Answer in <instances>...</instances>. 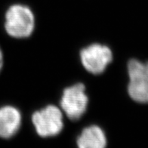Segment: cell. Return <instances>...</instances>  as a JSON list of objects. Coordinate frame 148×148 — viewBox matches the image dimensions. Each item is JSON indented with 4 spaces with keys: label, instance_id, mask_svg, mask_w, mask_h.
Returning <instances> with one entry per match:
<instances>
[{
    "label": "cell",
    "instance_id": "obj_7",
    "mask_svg": "<svg viewBox=\"0 0 148 148\" xmlns=\"http://www.w3.org/2000/svg\"><path fill=\"white\" fill-rule=\"evenodd\" d=\"M76 144L78 148H106L107 138L101 128L95 125H90L82 131Z\"/></svg>",
    "mask_w": 148,
    "mask_h": 148
},
{
    "label": "cell",
    "instance_id": "obj_1",
    "mask_svg": "<svg viewBox=\"0 0 148 148\" xmlns=\"http://www.w3.org/2000/svg\"><path fill=\"white\" fill-rule=\"evenodd\" d=\"M35 19L30 8L23 5H13L7 10L5 28L14 38H26L34 29Z\"/></svg>",
    "mask_w": 148,
    "mask_h": 148
},
{
    "label": "cell",
    "instance_id": "obj_6",
    "mask_svg": "<svg viewBox=\"0 0 148 148\" xmlns=\"http://www.w3.org/2000/svg\"><path fill=\"white\" fill-rule=\"evenodd\" d=\"M21 124V115L17 108L5 106L0 108V138L8 139L14 136Z\"/></svg>",
    "mask_w": 148,
    "mask_h": 148
},
{
    "label": "cell",
    "instance_id": "obj_8",
    "mask_svg": "<svg viewBox=\"0 0 148 148\" xmlns=\"http://www.w3.org/2000/svg\"><path fill=\"white\" fill-rule=\"evenodd\" d=\"M2 65H3V55H2V50L0 49V71L2 68Z\"/></svg>",
    "mask_w": 148,
    "mask_h": 148
},
{
    "label": "cell",
    "instance_id": "obj_4",
    "mask_svg": "<svg viewBox=\"0 0 148 148\" xmlns=\"http://www.w3.org/2000/svg\"><path fill=\"white\" fill-rule=\"evenodd\" d=\"M86 87L82 83H77L65 88L63 92L60 107L71 120L80 119L86 113L88 98L86 95Z\"/></svg>",
    "mask_w": 148,
    "mask_h": 148
},
{
    "label": "cell",
    "instance_id": "obj_5",
    "mask_svg": "<svg viewBox=\"0 0 148 148\" xmlns=\"http://www.w3.org/2000/svg\"><path fill=\"white\" fill-rule=\"evenodd\" d=\"M80 58L86 70L96 75L105 70L113 60V54L109 47L96 43L82 49Z\"/></svg>",
    "mask_w": 148,
    "mask_h": 148
},
{
    "label": "cell",
    "instance_id": "obj_2",
    "mask_svg": "<svg viewBox=\"0 0 148 148\" xmlns=\"http://www.w3.org/2000/svg\"><path fill=\"white\" fill-rule=\"evenodd\" d=\"M32 122L38 135L42 138L56 136L64 127L62 113L54 105L35 112L32 116Z\"/></svg>",
    "mask_w": 148,
    "mask_h": 148
},
{
    "label": "cell",
    "instance_id": "obj_3",
    "mask_svg": "<svg viewBox=\"0 0 148 148\" xmlns=\"http://www.w3.org/2000/svg\"><path fill=\"white\" fill-rule=\"evenodd\" d=\"M129 83L128 92L134 101L148 103V62L132 59L128 64Z\"/></svg>",
    "mask_w": 148,
    "mask_h": 148
}]
</instances>
